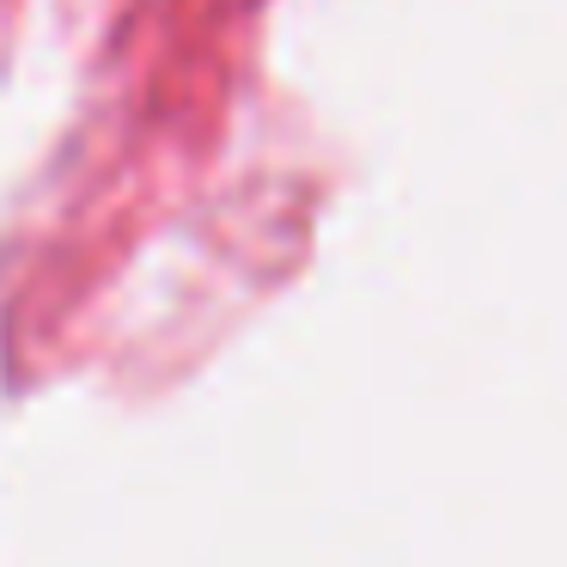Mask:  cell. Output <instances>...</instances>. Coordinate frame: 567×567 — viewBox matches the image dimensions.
I'll return each mask as SVG.
<instances>
[]
</instances>
